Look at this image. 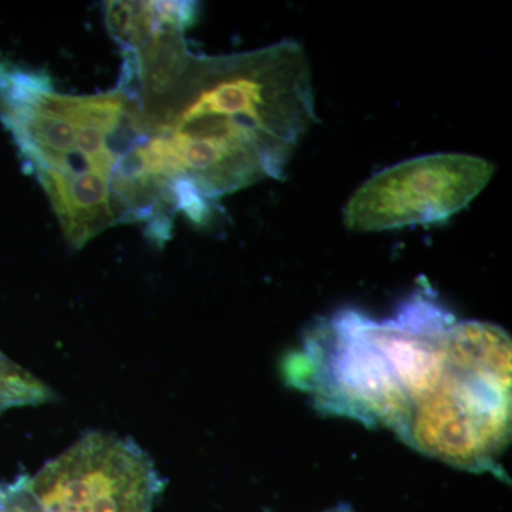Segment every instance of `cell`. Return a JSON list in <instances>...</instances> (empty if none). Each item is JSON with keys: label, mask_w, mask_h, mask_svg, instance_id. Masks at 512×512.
I'll return each instance as SVG.
<instances>
[{"label": "cell", "mask_w": 512, "mask_h": 512, "mask_svg": "<svg viewBox=\"0 0 512 512\" xmlns=\"http://www.w3.org/2000/svg\"><path fill=\"white\" fill-rule=\"evenodd\" d=\"M56 397L52 387L0 352V413L13 407L50 403Z\"/></svg>", "instance_id": "8992f818"}, {"label": "cell", "mask_w": 512, "mask_h": 512, "mask_svg": "<svg viewBox=\"0 0 512 512\" xmlns=\"http://www.w3.org/2000/svg\"><path fill=\"white\" fill-rule=\"evenodd\" d=\"M0 512H43L30 487V477L0 485Z\"/></svg>", "instance_id": "52a82bcc"}, {"label": "cell", "mask_w": 512, "mask_h": 512, "mask_svg": "<svg viewBox=\"0 0 512 512\" xmlns=\"http://www.w3.org/2000/svg\"><path fill=\"white\" fill-rule=\"evenodd\" d=\"M30 487L43 512H151L163 480L134 441L89 431L30 477Z\"/></svg>", "instance_id": "5b68a950"}, {"label": "cell", "mask_w": 512, "mask_h": 512, "mask_svg": "<svg viewBox=\"0 0 512 512\" xmlns=\"http://www.w3.org/2000/svg\"><path fill=\"white\" fill-rule=\"evenodd\" d=\"M282 370L320 413L392 431L458 470L505 477L512 340L494 323L458 319L429 282L386 318L345 309L320 319Z\"/></svg>", "instance_id": "6da1fadb"}, {"label": "cell", "mask_w": 512, "mask_h": 512, "mask_svg": "<svg viewBox=\"0 0 512 512\" xmlns=\"http://www.w3.org/2000/svg\"><path fill=\"white\" fill-rule=\"evenodd\" d=\"M494 171L491 161L458 153L394 164L353 192L345 208L346 227L380 232L446 221L476 200Z\"/></svg>", "instance_id": "277c9868"}, {"label": "cell", "mask_w": 512, "mask_h": 512, "mask_svg": "<svg viewBox=\"0 0 512 512\" xmlns=\"http://www.w3.org/2000/svg\"><path fill=\"white\" fill-rule=\"evenodd\" d=\"M0 119L79 249L120 224L114 187L124 161L147 138L136 96L117 84L94 96L57 93L49 74L9 70Z\"/></svg>", "instance_id": "3957f363"}, {"label": "cell", "mask_w": 512, "mask_h": 512, "mask_svg": "<svg viewBox=\"0 0 512 512\" xmlns=\"http://www.w3.org/2000/svg\"><path fill=\"white\" fill-rule=\"evenodd\" d=\"M322 512H356L353 510L352 507H349V505L342 504L338 505V507L330 508V510L322 511Z\"/></svg>", "instance_id": "ba28073f"}, {"label": "cell", "mask_w": 512, "mask_h": 512, "mask_svg": "<svg viewBox=\"0 0 512 512\" xmlns=\"http://www.w3.org/2000/svg\"><path fill=\"white\" fill-rule=\"evenodd\" d=\"M119 84L160 140L174 185L211 205L281 178L316 119L311 66L295 40L202 56L191 53L184 32L163 29L128 57Z\"/></svg>", "instance_id": "7a4b0ae2"}]
</instances>
